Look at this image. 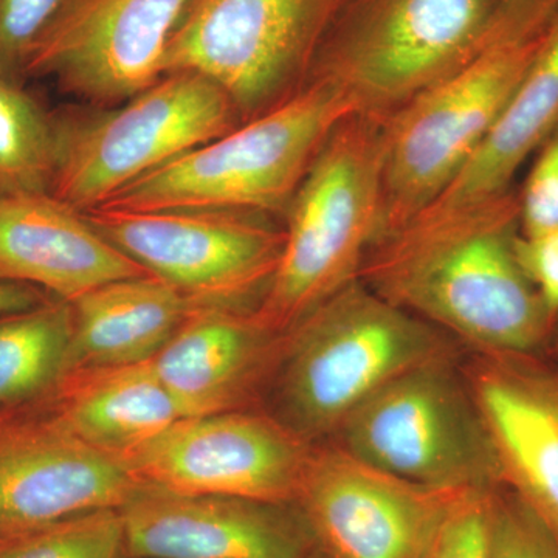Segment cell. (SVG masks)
Returning <instances> with one entry per match:
<instances>
[{"mask_svg": "<svg viewBox=\"0 0 558 558\" xmlns=\"http://www.w3.org/2000/svg\"><path fill=\"white\" fill-rule=\"evenodd\" d=\"M517 191L411 220L369 250L360 279L473 354L546 352L554 322L519 258Z\"/></svg>", "mask_w": 558, "mask_h": 558, "instance_id": "1", "label": "cell"}, {"mask_svg": "<svg viewBox=\"0 0 558 558\" xmlns=\"http://www.w3.org/2000/svg\"><path fill=\"white\" fill-rule=\"evenodd\" d=\"M457 348L446 332L357 279L289 330L274 379L275 416L314 446L329 442L389 381L433 360L458 357Z\"/></svg>", "mask_w": 558, "mask_h": 558, "instance_id": "2", "label": "cell"}, {"mask_svg": "<svg viewBox=\"0 0 558 558\" xmlns=\"http://www.w3.org/2000/svg\"><path fill=\"white\" fill-rule=\"evenodd\" d=\"M387 117L352 113L326 140L286 211L281 263L256 312L289 332L360 279L380 236Z\"/></svg>", "mask_w": 558, "mask_h": 558, "instance_id": "3", "label": "cell"}, {"mask_svg": "<svg viewBox=\"0 0 558 558\" xmlns=\"http://www.w3.org/2000/svg\"><path fill=\"white\" fill-rule=\"evenodd\" d=\"M352 113L359 112L347 92L312 78L289 100L143 175L101 207L286 215L319 149Z\"/></svg>", "mask_w": 558, "mask_h": 558, "instance_id": "4", "label": "cell"}, {"mask_svg": "<svg viewBox=\"0 0 558 558\" xmlns=\"http://www.w3.org/2000/svg\"><path fill=\"white\" fill-rule=\"evenodd\" d=\"M53 110L57 167L50 194L81 213L242 123L215 81L172 72L119 106Z\"/></svg>", "mask_w": 558, "mask_h": 558, "instance_id": "5", "label": "cell"}, {"mask_svg": "<svg viewBox=\"0 0 558 558\" xmlns=\"http://www.w3.org/2000/svg\"><path fill=\"white\" fill-rule=\"evenodd\" d=\"M497 0H348L310 80L389 117L488 47Z\"/></svg>", "mask_w": 558, "mask_h": 558, "instance_id": "6", "label": "cell"}, {"mask_svg": "<svg viewBox=\"0 0 558 558\" xmlns=\"http://www.w3.org/2000/svg\"><path fill=\"white\" fill-rule=\"evenodd\" d=\"M458 357L402 374L352 411L329 442L365 464L440 490L505 486Z\"/></svg>", "mask_w": 558, "mask_h": 558, "instance_id": "7", "label": "cell"}, {"mask_svg": "<svg viewBox=\"0 0 558 558\" xmlns=\"http://www.w3.org/2000/svg\"><path fill=\"white\" fill-rule=\"evenodd\" d=\"M348 0H190L172 32L163 75L215 81L242 123L306 86Z\"/></svg>", "mask_w": 558, "mask_h": 558, "instance_id": "8", "label": "cell"}, {"mask_svg": "<svg viewBox=\"0 0 558 558\" xmlns=\"http://www.w3.org/2000/svg\"><path fill=\"white\" fill-rule=\"evenodd\" d=\"M499 44L421 92L385 123L381 238L411 222L468 165L542 44Z\"/></svg>", "mask_w": 558, "mask_h": 558, "instance_id": "9", "label": "cell"}, {"mask_svg": "<svg viewBox=\"0 0 558 558\" xmlns=\"http://www.w3.org/2000/svg\"><path fill=\"white\" fill-rule=\"evenodd\" d=\"M92 227L197 306L256 310L286 244L264 215L226 209L94 208Z\"/></svg>", "mask_w": 558, "mask_h": 558, "instance_id": "10", "label": "cell"}, {"mask_svg": "<svg viewBox=\"0 0 558 558\" xmlns=\"http://www.w3.org/2000/svg\"><path fill=\"white\" fill-rule=\"evenodd\" d=\"M314 447L248 409L179 418L123 462L138 483L178 494L295 505Z\"/></svg>", "mask_w": 558, "mask_h": 558, "instance_id": "11", "label": "cell"}, {"mask_svg": "<svg viewBox=\"0 0 558 558\" xmlns=\"http://www.w3.org/2000/svg\"><path fill=\"white\" fill-rule=\"evenodd\" d=\"M472 490H440L317 444L295 506L326 558H428L451 510Z\"/></svg>", "mask_w": 558, "mask_h": 558, "instance_id": "12", "label": "cell"}, {"mask_svg": "<svg viewBox=\"0 0 558 558\" xmlns=\"http://www.w3.org/2000/svg\"><path fill=\"white\" fill-rule=\"evenodd\" d=\"M190 0H64L25 68L64 94L112 108L163 76V58Z\"/></svg>", "mask_w": 558, "mask_h": 558, "instance_id": "13", "label": "cell"}, {"mask_svg": "<svg viewBox=\"0 0 558 558\" xmlns=\"http://www.w3.org/2000/svg\"><path fill=\"white\" fill-rule=\"evenodd\" d=\"M140 484L121 459L95 449L51 413L0 411V542L60 521L121 509Z\"/></svg>", "mask_w": 558, "mask_h": 558, "instance_id": "14", "label": "cell"}, {"mask_svg": "<svg viewBox=\"0 0 558 558\" xmlns=\"http://www.w3.org/2000/svg\"><path fill=\"white\" fill-rule=\"evenodd\" d=\"M120 513L131 557L306 558L315 549L295 505L140 484Z\"/></svg>", "mask_w": 558, "mask_h": 558, "instance_id": "15", "label": "cell"}, {"mask_svg": "<svg viewBox=\"0 0 558 558\" xmlns=\"http://www.w3.org/2000/svg\"><path fill=\"white\" fill-rule=\"evenodd\" d=\"M462 371L502 483L558 537V360L546 352L473 354Z\"/></svg>", "mask_w": 558, "mask_h": 558, "instance_id": "16", "label": "cell"}, {"mask_svg": "<svg viewBox=\"0 0 558 558\" xmlns=\"http://www.w3.org/2000/svg\"><path fill=\"white\" fill-rule=\"evenodd\" d=\"M288 332L256 310L199 306L153 359L180 416L248 410L277 376Z\"/></svg>", "mask_w": 558, "mask_h": 558, "instance_id": "17", "label": "cell"}, {"mask_svg": "<svg viewBox=\"0 0 558 558\" xmlns=\"http://www.w3.org/2000/svg\"><path fill=\"white\" fill-rule=\"evenodd\" d=\"M148 274L51 194L0 197V279L72 303L108 282Z\"/></svg>", "mask_w": 558, "mask_h": 558, "instance_id": "18", "label": "cell"}, {"mask_svg": "<svg viewBox=\"0 0 558 558\" xmlns=\"http://www.w3.org/2000/svg\"><path fill=\"white\" fill-rule=\"evenodd\" d=\"M70 304L73 332L65 373L148 362L199 307L153 274L108 282Z\"/></svg>", "mask_w": 558, "mask_h": 558, "instance_id": "19", "label": "cell"}, {"mask_svg": "<svg viewBox=\"0 0 558 558\" xmlns=\"http://www.w3.org/2000/svg\"><path fill=\"white\" fill-rule=\"evenodd\" d=\"M49 398L73 435L121 461L182 418L153 360L69 371Z\"/></svg>", "mask_w": 558, "mask_h": 558, "instance_id": "20", "label": "cell"}, {"mask_svg": "<svg viewBox=\"0 0 558 558\" xmlns=\"http://www.w3.org/2000/svg\"><path fill=\"white\" fill-rule=\"evenodd\" d=\"M558 126V14L526 75L449 189L416 218L442 215L512 190L517 172ZM413 219V220H414Z\"/></svg>", "mask_w": 558, "mask_h": 558, "instance_id": "21", "label": "cell"}, {"mask_svg": "<svg viewBox=\"0 0 558 558\" xmlns=\"http://www.w3.org/2000/svg\"><path fill=\"white\" fill-rule=\"evenodd\" d=\"M72 304L47 300L0 317V411L49 395L64 376Z\"/></svg>", "mask_w": 558, "mask_h": 558, "instance_id": "22", "label": "cell"}, {"mask_svg": "<svg viewBox=\"0 0 558 558\" xmlns=\"http://www.w3.org/2000/svg\"><path fill=\"white\" fill-rule=\"evenodd\" d=\"M57 167L53 112L24 81L0 73V197L50 194Z\"/></svg>", "mask_w": 558, "mask_h": 558, "instance_id": "23", "label": "cell"}, {"mask_svg": "<svg viewBox=\"0 0 558 558\" xmlns=\"http://www.w3.org/2000/svg\"><path fill=\"white\" fill-rule=\"evenodd\" d=\"M124 553L119 509L60 521L24 537L0 542V558H120Z\"/></svg>", "mask_w": 558, "mask_h": 558, "instance_id": "24", "label": "cell"}, {"mask_svg": "<svg viewBox=\"0 0 558 558\" xmlns=\"http://www.w3.org/2000/svg\"><path fill=\"white\" fill-rule=\"evenodd\" d=\"M488 558H558V537L526 502L502 486L487 509Z\"/></svg>", "mask_w": 558, "mask_h": 558, "instance_id": "25", "label": "cell"}, {"mask_svg": "<svg viewBox=\"0 0 558 558\" xmlns=\"http://www.w3.org/2000/svg\"><path fill=\"white\" fill-rule=\"evenodd\" d=\"M64 0H0V73L25 81L32 51Z\"/></svg>", "mask_w": 558, "mask_h": 558, "instance_id": "26", "label": "cell"}, {"mask_svg": "<svg viewBox=\"0 0 558 558\" xmlns=\"http://www.w3.org/2000/svg\"><path fill=\"white\" fill-rule=\"evenodd\" d=\"M517 197L521 233L558 230V126L534 154Z\"/></svg>", "mask_w": 558, "mask_h": 558, "instance_id": "27", "label": "cell"}, {"mask_svg": "<svg viewBox=\"0 0 558 558\" xmlns=\"http://www.w3.org/2000/svg\"><path fill=\"white\" fill-rule=\"evenodd\" d=\"M492 492L472 490L458 499L428 558H488L487 509Z\"/></svg>", "mask_w": 558, "mask_h": 558, "instance_id": "28", "label": "cell"}, {"mask_svg": "<svg viewBox=\"0 0 558 558\" xmlns=\"http://www.w3.org/2000/svg\"><path fill=\"white\" fill-rule=\"evenodd\" d=\"M517 258L524 275L537 290L546 311L558 319V230L545 233H519L515 241Z\"/></svg>", "mask_w": 558, "mask_h": 558, "instance_id": "29", "label": "cell"}, {"mask_svg": "<svg viewBox=\"0 0 558 558\" xmlns=\"http://www.w3.org/2000/svg\"><path fill=\"white\" fill-rule=\"evenodd\" d=\"M558 14V0H497L488 47L538 38Z\"/></svg>", "mask_w": 558, "mask_h": 558, "instance_id": "30", "label": "cell"}, {"mask_svg": "<svg viewBox=\"0 0 558 558\" xmlns=\"http://www.w3.org/2000/svg\"><path fill=\"white\" fill-rule=\"evenodd\" d=\"M44 290L24 282L0 279V317L32 310L47 301Z\"/></svg>", "mask_w": 558, "mask_h": 558, "instance_id": "31", "label": "cell"}, {"mask_svg": "<svg viewBox=\"0 0 558 558\" xmlns=\"http://www.w3.org/2000/svg\"><path fill=\"white\" fill-rule=\"evenodd\" d=\"M546 354L558 360V319L556 326H554L553 336H550L548 348H546Z\"/></svg>", "mask_w": 558, "mask_h": 558, "instance_id": "32", "label": "cell"}, {"mask_svg": "<svg viewBox=\"0 0 558 558\" xmlns=\"http://www.w3.org/2000/svg\"><path fill=\"white\" fill-rule=\"evenodd\" d=\"M306 558H326V557L323 556V554H319L317 549H314V550H312L310 556H307Z\"/></svg>", "mask_w": 558, "mask_h": 558, "instance_id": "33", "label": "cell"}]
</instances>
